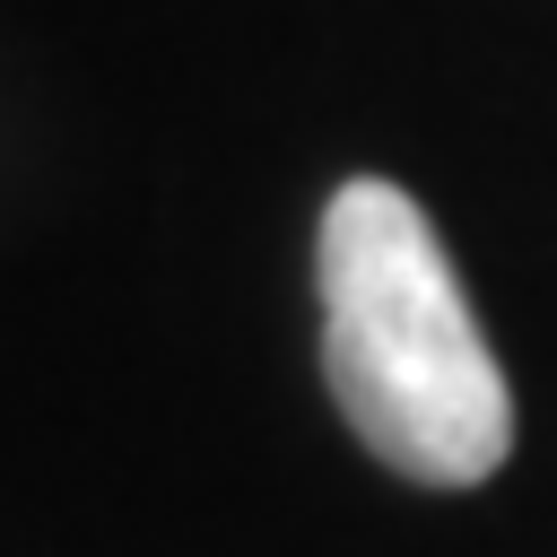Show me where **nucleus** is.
Returning a JSON list of instances; mask_svg holds the SVG:
<instances>
[{
  "instance_id": "1",
  "label": "nucleus",
  "mask_w": 557,
  "mask_h": 557,
  "mask_svg": "<svg viewBox=\"0 0 557 557\" xmlns=\"http://www.w3.org/2000/svg\"><path fill=\"white\" fill-rule=\"evenodd\" d=\"M322 278V374L348 435L418 487H479L513 453V392L505 366L453 278L444 235L426 209L357 174L322 209L313 244Z\"/></svg>"
}]
</instances>
